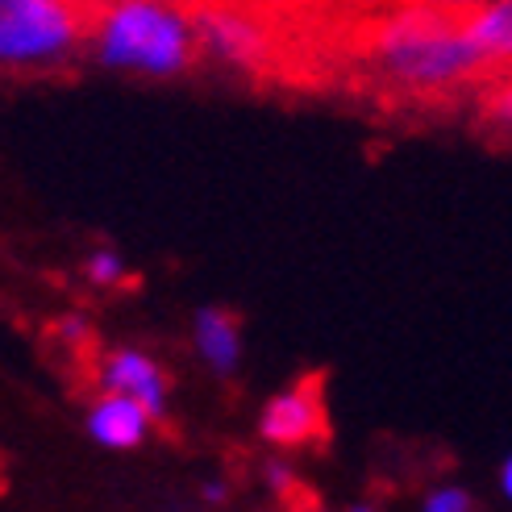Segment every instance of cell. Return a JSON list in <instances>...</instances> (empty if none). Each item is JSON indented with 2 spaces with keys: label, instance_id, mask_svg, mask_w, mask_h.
Wrapping results in <instances>:
<instances>
[{
  "label": "cell",
  "instance_id": "1",
  "mask_svg": "<svg viewBox=\"0 0 512 512\" xmlns=\"http://www.w3.org/2000/svg\"><path fill=\"white\" fill-rule=\"evenodd\" d=\"M358 46L383 80L408 96H442L492 71V63L467 38L463 17L446 9L383 13L363 30Z\"/></svg>",
  "mask_w": 512,
  "mask_h": 512
},
{
  "label": "cell",
  "instance_id": "2",
  "mask_svg": "<svg viewBox=\"0 0 512 512\" xmlns=\"http://www.w3.org/2000/svg\"><path fill=\"white\" fill-rule=\"evenodd\" d=\"M96 59L142 75H184L200 59L196 25L184 9L117 5L96 25Z\"/></svg>",
  "mask_w": 512,
  "mask_h": 512
},
{
  "label": "cell",
  "instance_id": "3",
  "mask_svg": "<svg viewBox=\"0 0 512 512\" xmlns=\"http://www.w3.org/2000/svg\"><path fill=\"white\" fill-rule=\"evenodd\" d=\"M88 34L84 9L59 0H0V63H50Z\"/></svg>",
  "mask_w": 512,
  "mask_h": 512
},
{
  "label": "cell",
  "instance_id": "4",
  "mask_svg": "<svg viewBox=\"0 0 512 512\" xmlns=\"http://www.w3.org/2000/svg\"><path fill=\"white\" fill-rule=\"evenodd\" d=\"M200 50H209L213 59L242 67L250 75H267L279 63V42L267 30V21L250 17V13H234V9H200L192 13Z\"/></svg>",
  "mask_w": 512,
  "mask_h": 512
},
{
  "label": "cell",
  "instance_id": "5",
  "mask_svg": "<svg viewBox=\"0 0 512 512\" xmlns=\"http://www.w3.org/2000/svg\"><path fill=\"white\" fill-rule=\"evenodd\" d=\"M259 433L271 446H313L329 442V417H325V375H300L288 392L267 400Z\"/></svg>",
  "mask_w": 512,
  "mask_h": 512
},
{
  "label": "cell",
  "instance_id": "6",
  "mask_svg": "<svg viewBox=\"0 0 512 512\" xmlns=\"http://www.w3.org/2000/svg\"><path fill=\"white\" fill-rule=\"evenodd\" d=\"M100 388L105 396H125L146 408V417L167 413V375L155 358H146L142 350H113L100 363Z\"/></svg>",
  "mask_w": 512,
  "mask_h": 512
},
{
  "label": "cell",
  "instance_id": "7",
  "mask_svg": "<svg viewBox=\"0 0 512 512\" xmlns=\"http://www.w3.org/2000/svg\"><path fill=\"white\" fill-rule=\"evenodd\" d=\"M146 408L125 400V396H100L88 413V433L100 446H113V450H130L146 438Z\"/></svg>",
  "mask_w": 512,
  "mask_h": 512
},
{
  "label": "cell",
  "instance_id": "8",
  "mask_svg": "<svg viewBox=\"0 0 512 512\" xmlns=\"http://www.w3.org/2000/svg\"><path fill=\"white\" fill-rule=\"evenodd\" d=\"M196 346L204 363L221 375H234L242 358V325L229 309H200L196 313Z\"/></svg>",
  "mask_w": 512,
  "mask_h": 512
},
{
  "label": "cell",
  "instance_id": "9",
  "mask_svg": "<svg viewBox=\"0 0 512 512\" xmlns=\"http://www.w3.org/2000/svg\"><path fill=\"white\" fill-rule=\"evenodd\" d=\"M463 30H467V38L475 42V50L492 67L496 63H512V0L463 13Z\"/></svg>",
  "mask_w": 512,
  "mask_h": 512
},
{
  "label": "cell",
  "instance_id": "10",
  "mask_svg": "<svg viewBox=\"0 0 512 512\" xmlns=\"http://www.w3.org/2000/svg\"><path fill=\"white\" fill-rule=\"evenodd\" d=\"M479 130L488 138L512 142V71L496 75V84H488L479 100Z\"/></svg>",
  "mask_w": 512,
  "mask_h": 512
},
{
  "label": "cell",
  "instance_id": "11",
  "mask_svg": "<svg viewBox=\"0 0 512 512\" xmlns=\"http://www.w3.org/2000/svg\"><path fill=\"white\" fill-rule=\"evenodd\" d=\"M84 275L92 279V284H117V279L125 275V267H121V259L113 250H96L92 259L84 263Z\"/></svg>",
  "mask_w": 512,
  "mask_h": 512
},
{
  "label": "cell",
  "instance_id": "12",
  "mask_svg": "<svg viewBox=\"0 0 512 512\" xmlns=\"http://www.w3.org/2000/svg\"><path fill=\"white\" fill-rule=\"evenodd\" d=\"M425 512H475V500L463 488H438V492H429Z\"/></svg>",
  "mask_w": 512,
  "mask_h": 512
},
{
  "label": "cell",
  "instance_id": "13",
  "mask_svg": "<svg viewBox=\"0 0 512 512\" xmlns=\"http://www.w3.org/2000/svg\"><path fill=\"white\" fill-rule=\"evenodd\" d=\"M279 500H284V508H288V512H325V508H321V500H317L313 492H304L300 483H292V488H288L284 496H279Z\"/></svg>",
  "mask_w": 512,
  "mask_h": 512
},
{
  "label": "cell",
  "instance_id": "14",
  "mask_svg": "<svg viewBox=\"0 0 512 512\" xmlns=\"http://www.w3.org/2000/svg\"><path fill=\"white\" fill-rule=\"evenodd\" d=\"M500 483H504V496L512 500V454H508V463L500 467Z\"/></svg>",
  "mask_w": 512,
  "mask_h": 512
},
{
  "label": "cell",
  "instance_id": "15",
  "mask_svg": "<svg viewBox=\"0 0 512 512\" xmlns=\"http://www.w3.org/2000/svg\"><path fill=\"white\" fill-rule=\"evenodd\" d=\"M204 500H225V488L221 483H209V488H204Z\"/></svg>",
  "mask_w": 512,
  "mask_h": 512
},
{
  "label": "cell",
  "instance_id": "16",
  "mask_svg": "<svg viewBox=\"0 0 512 512\" xmlns=\"http://www.w3.org/2000/svg\"><path fill=\"white\" fill-rule=\"evenodd\" d=\"M350 512H375V508H371V504H354Z\"/></svg>",
  "mask_w": 512,
  "mask_h": 512
}]
</instances>
